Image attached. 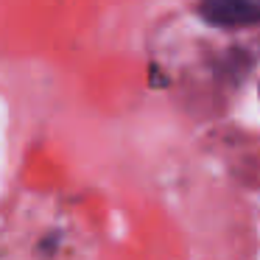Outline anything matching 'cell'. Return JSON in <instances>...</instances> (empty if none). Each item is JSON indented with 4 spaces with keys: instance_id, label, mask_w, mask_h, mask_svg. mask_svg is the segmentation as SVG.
I'll return each instance as SVG.
<instances>
[{
    "instance_id": "obj_1",
    "label": "cell",
    "mask_w": 260,
    "mask_h": 260,
    "mask_svg": "<svg viewBox=\"0 0 260 260\" xmlns=\"http://www.w3.org/2000/svg\"><path fill=\"white\" fill-rule=\"evenodd\" d=\"M196 17L210 28L246 31L260 25V0H196Z\"/></svg>"
}]
</instances>
